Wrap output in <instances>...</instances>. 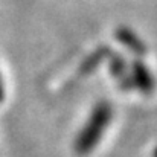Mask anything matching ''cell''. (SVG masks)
I'll return each instance as SVG.
<instances>
[{
  "label": "cell",
  "instance_id": "1",
  "mask_svg": "<svg viewBox=\"0 0 157 157\" xmlns=\"http://www.w3.org/2000/svg\"><path fill=\"white\" fill-rule=\"evenodd\" d=\"M111 111L110 107L105 104H101L90 116L87 125L81 130L75 140V153L79 156H87L89 153L93 151V148L99 144L105 128L110 122Z\"/></svg>",
  "mask_w": 157,
  "mask_h": 157
},
{
  "label": "cell",
  "instance_id": "2",
  "mask_svg": "<svg viewBox=\"0 0 157 157\" xmlns=\"http://www.w3.org/2000/svg\"><path fill=\"white\" fill-rule=\"evenodd\" d=\"M3 99V84H2V79H0V102Z\"/></svg>",
  "mask_w": 157,
  "mask_h": 157
},
{
  "label": "cell",
  "instance_id": "3",
  "mask_svg": "<svg viewBox=\"0 0 157 157\" xmlns=\"http://www.w3.org/2000/svg\"><path fill=\"white\" fill-rule=\"evenodd\" d=\"M154 157H157V148H156V153H154Z\"/></svg>",
  "mask_w": 157,
  "mask_h": 157
}]
</instances>
